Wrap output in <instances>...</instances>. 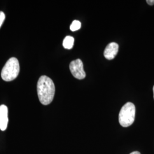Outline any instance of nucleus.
Returning a JSON list of instances; mask_svg holds the SVG:
<instances>
[{"instance_id":"obj_12","label":"nucleus","mask_w":154,"mask_h":154,"mask_svg":"<svg viewBox=\"0 0 154 154\" xmlns=\"http://www.w3.org/2000/svg\"><path fill=\"white\" fill-rule=\"evenodd\" d=\"M153 92H154V88H153Z\"/></svg>"},{"instance_id":"obj_6","label":"nucleus","mask_w":154,"mask_h":154,"mask_svg":"<svg viewBox=\"0 0 154 154\" xmlns=\"http://www.w3.org/2000/svg\"><path fill=\"white\" fill-rule=\"evenodd\" d=\"M119 50V45L116 42H111L108 45L105 51L104 56L105 58L109 60H113L117 54Z\"/></svg>"},{"instance_id":"obj_9","label":"nucleus","mask_w":154,"mask_h":154,"mask_svg":"<svg viewBox=\"0 0 154 154\" xmlns=\"http://www.w3.org/2000/svg\"><path fill=\"white\" fill-rule=\"evenodd\" d=\"M5 19V14L3 11H0V28L1 27L3 22Z\"/></svg>"},{"instance_id":"obj_4","label":"nucleus","mask_w":154,"mask_h":154,"mask_svg":"<svg viewBox=\"0 0 154 154\" xmlns=\"http://www.w3.org/2000/svg\"><path fill=\"white\" fill-rule=\"evenodd\" d=\"M69 67L72 75L78 79H83L86 77L82 61L80 59L71 62Z\"/></svg>"},{"instance_id":"obj_5","label":"nucleus","mask_w":154,"mask_h":154,"mask_svg":"<svg viewBox=\"0 0 154 154\" xmlns=\"http://www.w3.org/2000/svg\"><path fill=\"white\" fill-rule=\"evenodd\" d=\"M8 109L4 105L0 106V130L5 131L8 124Z\"/></svg>"},{"instance_id":"obj_11","label":"nucleus","mask_w":154,"mask_h":154,"mask_svg":"<svg viewBox=\"0 0 154 154\" xmlns=\"http://www.w3.org/2000/svg\"><path fill=\"white\" fill-rule=\"evenodd\" d=\"M130 154H140V153L138 151H134V152H132Z\"/></svg>"},{"instance_id":"obj_10","label":"nucleus","mask_w":154,"mask_h":154,"mask_svg":"<svg viewBox=\"0 0 154 154\" xmlns=\"http://www.w3.org/2000/svg\"><path fill=\"white\" fill-rule=\"evenodd\" d=\"M146 2L149 5H154V0H147Z\"/></svg>"},{"instance_id":"obj_7","label":"nucleus","mask_w":154,"mask_h":154,"mask_svg":"<svg viewBox=\"0 0 154 154\" xmlns=\"http://www.w3.org/2000/svg\"><path fill=\"white\" fill-rule=\"evenodd\" d=\"M74 43V39L72 36H66L63 41V46L66 49H71Z\"/></svg>"},{"instance_id":"obj_1","label":"nucleus","mask_w":154,"mask_h":154,"mask_svg":"<svg viewBox=\"0 0 154 154\" xmlns=\"http://www.w3.org/2000/svg\"><path fill=\"white\" fill-rule=\"evenodd\" d=\"M37 94L39 102L44 105H49L55 94V85L49 77L42 75L37 82Z\"/></svg>"},{"instance_id":"obj_3","label":"nucleus","mask_w":154,"mask_h":154,"mask_svg":"<svg viewBox=\"0 0 154 154\" xmlns=\"http://www.w3.org/2000/svg\"><path fill=\"white\" fill-rule=\"evenodd\" d=\"M135 116V106L131 102H127L122 107L119 114V122L122 126L127 127L134 123Z\"/></svg>"},{"instance_id":"obj_8","label":"nucleus","mask_w":154,"mask_h":154,"mask_svg":"<svg viewBox=\"0 0 154 154\" xmlns=\"http://www.w3.org/2000/svg\"><path fill=\"white\" fill-rule=\"evenodd\" d=\"M81 23L79 22V21L74 20L73 22H72L70 28V30L74 32V31L79 30L81 28Z\"/></svg>"},{"instance_id":"obj_2","label":"nucleus","mask_w":154,"mask_h":154,"mask_svg":"<svg viewBox=\"0 0 154 154\" xmlns=\"http://www.w3.org/2000/svg\"><path fill=\"white\" fill-rule=\"evenodd\" d=\"M20 63L15 57H11L6 62L1 71V77L6 82L13 81L18 77L20 72Z\"/></svg>"}]
</instances>
